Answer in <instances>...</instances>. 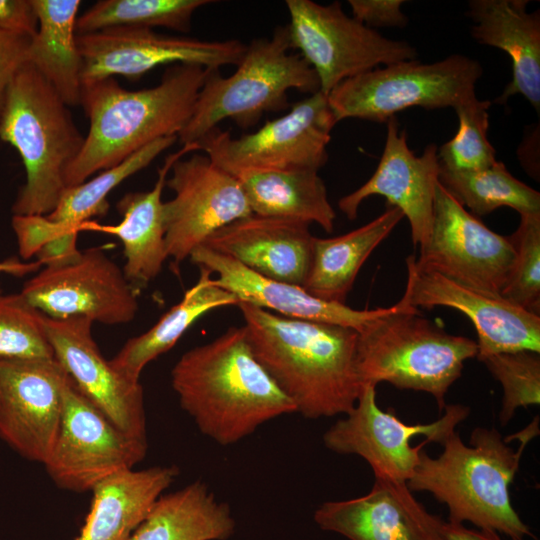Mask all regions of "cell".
I'll return each mask as SVG.
<instances>
[{
	"mask_svg": "<svg viewBox=\"0 0 540 540\" xmlns=\"http://www.w3.org/2000/svg\"><path fill=\"white\" fill-rule=\"evenodd\" d=\"M147 441L117 428L67 377L62 409L50 453L43 463L52 481L65 490L91 491L106 477L132 469L146 456Z\"/></svg>",
	"mask_w": 540,
	"mask_h": 540,
	"instance_id": "7c38bea8",
	"label": "cell"
},
{
	"mask_svg": "<svg viewBox=\"0 0 540 540\" xmlns=\"http://www.w3.org/2000/svg\"><path fill=\"white\" fill-rule=\"evenodd\" d=\"M44 316L21 293L0 294V359L55 358Z\"/></svg>",
	"mask_w": 540,
	"mask_h": 540,
	"instance_id": "d590c367",
	"label": "cell"
},
{
	"mask_svg": "<svg viewBox=\"0 0 540 540\" xmlns=\"http://www.w3.org/2000/svg\"><path fill=\"white\" fill-rule=\"evenodd\" d=\"M538 417L514 436V451L495 429L477 427L469 445L453 432L436 458L421 451L412 477L411 492L431 493L449 510L451 523L470 522L483 530L507 535L511 540L531 536L529 527L513 508L509 486L520 465L525 446L539 433Z\"/></svg>",
	"mask_w": 540,
	"mask_h": 540,
	"instance_id": "277c9868",
	"label": "cell"
},
{
	"mask_svg": "<svg viewBox=\"0 0 540 540\" xmlns=\"http://www.w3.org/2000/svg\"><path fill=\"white\" fill-rule=\"evenodd\" d=\"M171 385L199 431L222 446L296 413L256 359L243 326L186 351L171 370Z\"/></svg>",
	"mask_w": 540,
	"mask_h": 540,
	"instance_id": "7a4b0ae2",
	"label": "cell"
},
{
	"mask_svg": "<svg viewBox=\"0 0 540 540\" xmlns=\"http://www.w3.org/2000/svg\"><path fill=\"white\" fill-rule=\"evenodd\" d=\"M0 139L17 150L25 169L13 215H49L66 189L65 173L80 153L84 136L69 106L28 62L6 91Z\"/></svg>",
	"mask_w": 540,
	"mask_h": 540,
	"instance_id": "5b68a950",
	"label": "cell"
},
{
	"mask_svg": "<svg viewBox=\"0 0 540 540\" xmlns=\"http://www.w3.org/2000/svg\"><path fill=\"white\" fill-rule=\"evenodd\" d=\"M438 182L477 216L500 207L513 208L519 214L540 212V193L515 178L500 161L468 172L449 171L440 166Z\"/></svg>",
	"mask_w": 540,
	"mask_h": 540,
	"instance_id": "1f68e13d",
	"label": "cell"
},
{
	"mask_svg": "<svg viewBox=\"0 0 540 540\" xmlns=\"http://www.w3.org/2000/svg\"><path fill=\"white\" fill-rule=\"evenodd\" d=\"M82 85L105 78H140L161 65L193 64L207 69L238 65L246 44L236 39L207 41L155 32L143 27H113L77 34Z\"/></svg>",
	"mask_w": 540,
	"mask_h": 540,
	"instance_id": "4fadbf2b",
	"label": "cell"
},
{
	"mask_svg": "<svg viewBox=\"0 0 540 540\" xmlns=\"http://www.w3.org/2000/svg\"><path fill=\"white\" fill-rule=\"evenodd\" d=\"M12 227L15 232L19 254L28 260L50 240L80 226L69 225L49 219L43 215H13Z\"/></svg>",
	"mask_w": 540,
	"mask_h": 540,
	"instance_id": "f35d334b",
	"label": "cell"
},
{
	"mask_svg": "<svg viewBox=\"0 0 540 540\" xmlns=\"http://www.w3.org/2000/svg\"><path fill=\"white\" fill-rule=\"evenodd\" d=\"M31 38L0 30V113L8 86L26 62Z\"/></svg>",
	"mask_w": 540,
	"mask_h": 540,
	"instance_id": "60d3db41",
	"label": "cell"
},
{
	"mask_svg": "<svg viewBox=\"0 0 540 540\" xmlns=\"http://www.w3.org/2000/svg\"><path fill=\"white\" fill-rule=\"evenodd\" d=\"M196 150V143L182 145L178 151L165 158L151 190L125 194L117 203L118 212L122 216L119 224L99 225L87 221L81 225V230L104 232L119 238L126 260L122 270L133 286L147 285L156 278L168 258L162 191L173 164Z\"/></svg>",
	"mask_w": 540,
	"mask_h": 540,
	"instance_id": "d4e9b609",
	"label": "cell"
},
{
	"mask_svg": "<svg viewBox=\"0 0 540 540\" xmlns=\"http://www.w3.org/2000/svg\"><path fill=\"white\" fill-rule=\"evenodd\" d=\"M176 141L178 136L157 139L121 163L100 171L92 179L67 187L57 207L47 217L53 221L81 227L91 217L105 215L109 208L107 196L110 192L124 180L147 167Z\"/></svg>",
	"mask_w": 540,
	"mask_h": 540,
	"instance_id": "836d02e7",
	"label": "cell"
},
{
	"mask_svg": "<svg viewBox=\"0 0 540 540\" xmlns=\"http://www.w3.org/2000/svg\"><path fill=\"white\" fill-rule=\"evenodd\" d=\"M189 259L215 274V284L235 295L238 303L254 305L288 318L336 324L359 332L390 309L357 310L344 303L322 300L301 286L260 275L203 245L196 247Z\"/></svg>",
	"mask_w": 540,
	"mask_h": 540,
	"instance_id": "7402d4cb",
	"label": "cell"
},
{
	"mask_svg": "<svg viewBox=\"0 0 540 540\" xmlns=\"http://www.w3.org/2000/svg\"><path fill=\"white\" fill-rule=\"evenodd\" d=\"M477 353L476 341L446 332L402 298L358 332L357 367L363 385L387 382L427 392L440 413L465 361Z\"/></svg>",
	"mask_w": 540,
	"mask_h": 540,
	"instance_id": "8992f818",
	"label": "cell"
},
{
	"mask_svg": "<svg viewBox=\"0 0 540 540\" xmlns=\"http://www.w3.org/2000/svg\"><path fill=\"white\" fill-rule=\"evenodd\" d=\"M178 475L175 465L154 466L101 480L91 490V507L75 540H128Z\"/></svg>",
	"mask_w": 540,
	"mask_h": 540,
	"instance_id": "484cf974",
	"label": "cell"
},
{
	"mask_svg": "<svg viewBox=\"0 0 540 540\" xmlns=\"http://www.w3.org/2000/svg\"><path fill=\"white\" fill-rule=\"evenodd\" d=\"M38 29L31 38L26 62L56 90L68 106L80 104L82 59L76 23L80 0H32Z\"/></svg>",
	"mask_w": 540,
	"mask_h": 540,
	"instance_id": "f546056e",
	"label": "cell"
},
{
	"mask_svg": "<svg viewBox=\"0 0 540 540\" xmlns=\"http://www.w3.org/2000/svg\"><path fill=\"white\" fill-rule=\"evenodd\" d=\"M290 50L288 26H278L271 38H255L246 45L230 76L208 69L193 114L178 141L182 145L197 143L226 119L250 128L264 113L287 109L289 90L311 95L320 91L315 71L299 53Z\"/></svg>",
	"mask_w": 540,
	"mask_h": 540,
	"instance_id": "52a82bcc",
	"label": "cell"
},
{
	"mask_svg": "<svg viewBox=\"0 0 540 540\" xmlns=\"http://www.w3.org/2000/svg\"><path fill=\"white\" fill-rule=\"evenodd\" d=\"M443 532L445 540H502L497 532L468 529L463 524L451 522L444 523Z\"/></svg>",
	"mask_w": 540,
	"mask_h": 540,
	"instance_id": "ee69618b",
	"label": "cell"
},
{
	"mask_svg": "<svg viewBox=\"0 0 540 540\" xmlns=\"http://www.w3.org/2000/svg\"><path fill=\"white\" fill-rule=\"evenodd\" d=\"M92 324L82 316H44L54 357L80 392L122 432L147 441L142 385L122 376L104 358L93 338Z\"/></svg>",
	"mask_w": 540,
	"mask_h": 540,
	"instance_id": "d6986e66",
	"label": "cell"
},
{
	"mask_svg": "<svg viewBox=\"0 0 540 540\" xmlns=\"http://www.w3.org/2000/svg\"><path fill=\"white\" fill-rule=\"evenodd\" d=\"M445 414L429 424L410 425L376 401V386L363 385L354 408L323 435L327 449L358 455L371 466L375 478L407 482L428 442L443 444L469 414L467 406L446 405Z\"/></svg>",
	"mask_w": 540,
	"mask_h": 540,
	"instance_id": "8fae6325",
	"label": "cell"
},
{
	"mask_svg": "<svg viewBox=\"0 0 540 540\" xmlns=\"http://www.w3.org/2000/svg\"><path fill=\"white\" fill-rule=\"evenodd\" d=\"M314 521L350 540H445V522L426 510L407 482L384 478H375L363 496L324 502Z\"/></svg>",
	"mask_w": 540,
	"mask_h": 540,
	"instance_id": "44dd1931",
	"label": "cell"
},
{
	"mask_svg": "<svg viewBox=\"0 0 540 540\" xmlns=\"http://www.w3.org/2000/svg\"><path fill=\"white\" fill-rule=\"evenodd\" d=\"M234 176L253 214L316 223L328 233L333 231L336 214L318 171L247 170Z\"/></svg>",
	"mask_w": 540,
	"mask_h": 540,
	"instance_id": "f1b7e54d",
	"label": "cell"
},
{
	"mask_svg": "<svg viewBox=\"0 0 540 540\" xmlns=\"http://www.w3.org/2000/svg\"><path fill=\"white\" fill-rule=\"evenodd\" d=\"M37 310L53 319L82 316L105 325L132 321L138 311L137 290L105 252L94 247L61 268H44L20 292Z\"/></svg>",
	"mask_w": 540,
	"mask_h": 540,
	"instance_id": "2e32d148",
	"label": "cell"
},
{
	"mask_svg": "<svg viewBox=\"0 0 540 540\" xmlns=\"http://www.w3.org/2000/svg\"><path fill=\"white\" fill-rule=\"evenodd\" d=\"M482 73L479 61L462 54L429 64L401 61L342 81L327 99L337 123L347 118L386 123L411 107L454 109L476 96Z\"/></svg>",
	"mask_w": 540,
	"mask_h": 540,
	"instance_id": "ba28073f",
	"label": "cell"
},
{
	"mask_svg": "<svg viewBox=\"0 0 540 540\" xmlns=\"http://www.w3.org/2000/svg\"><path fill=\"white\" fill-rule=\"evenodd\" d=\"M166 186L174 198L164 202L165 243L172 267L220 228L252 213L239 180L207 155L177 160Z\"/></svg>",
	"mask_w": 540,
	"mask_h": 540,
	"instance_id": "5bb4252c",
	"label": "cell"
},
{
	"mask_svg": "<svg viewBox=\"0 0 540 540\" xmlns=\"http://www.w3.org/2000/svg\"><path fill=\"white\" fill-rule=\"evenodd\" d=\"M38 18L32 0H0V30L32 38Z\"/></svg>",
	"mask_w": 540,
	"mask_h": 540,
	"instance_id": "b9f144b4",
	"label": "cell"
},
{
	"mask_svg": "<svg viewBox=\"0 0 540 540\" xmlns=\"http://www.w3.org/2000/svg\"><path fill=\"white\" fill-rule=\"evenodd\" d=\"M406 258L407 282L402 299L415 308L448 307L465 314L478 340L477 359L502 352L540 353V316L491 293L416 266Z\"/></svg>",
	"mask_w": 540,
	"mask_h": 540,
	"instance_id": "e0dca14e",
	"label": "cell"
},
{
	"mask_svg": "<svg viewBox=\"0 0 540 540\" xmlns=\"http://www.w3.org/2000/svg\"><path fill=\"white\" fill-rule=\"evenodd\" d=\"M519 215V226L509 236L515 262L500 295L540 316V212Z\"/></svg>",
	"mask_w": 540,
	"mask_h": 540,
	"instance_id": "8d00e7d4",
	"label": "cell"
},
{
	"mask_svg": "<svg viewBox=\"0 0 540 540\" xmlns=\"http://www.w3.org/2000/svg\"><path fill=\"white\" fill-rule=\"evenodd\" d=\"M336 124L327 95L318 91L253 133L232 138L230 132L216 127L197 145L233 176L247 170L318 171L328 160L327 146Z\"/></svg>",
	"mask_w": 540,
	"mask_h": 540,
	"instance_id": "30bf717a",
	"label": "cell"
},
{
	"mask_svg": "<svg viewBox=\"0 0 540 540\" xmlns=\"http://www.w3.org/2000/svg\"><path fill=\"white\" fill-rule=\"evenodd\" d=\"M384 150L378 166L361 187L343 196L338 207L349 220L356 219L361 203L372 195L387 199L407 217L411 238L422 248L428 242L434 216L438 184V147L427 145L420 156L410 150L405 130H400L396 116L388 119Z\"/></svg>",
	"mask_w": 540,
	"mask_h": 540,
	"instance_id": "ffe728a7",
	"label": "cell"
},
{
	"mask_svg": "<svg viewBox=\"0 0 540 540\" xmlns=\"http://www.w3.org/2000/svg\"><path fill=\"white\" fill-rule=\"evenodd\" d=\"M234 531L230 506L194 481L159 496L128 540H227Z\"/></svg>",
	"mask_w": 540,
	"mask_h": 540,
	"instance_id": "83f0119b",
	"label": "cell"
},
{
	"mask_svg": "<svg viewBox=\"0 0 540 540\" xmlns=\"http://www.w3.org/2000/svg\"><path fill=\"white\" fill-rule=\"evenodd\" d=\"M68 377L55 359H0V438L44 463L57 433Z\"/></svg>",
	"mask_w": 540,
	"mask_h": 540,
	"instance_id": "ac0fdd59",
	"label": "cell"
},
{
	"mask_svg": "<svg viewBox=\"0 0 540 540\" xmlns=\"http://www.w3.org/2000/svg\"><path fill=\"white\" fill-rule=\"evenodd\" d=\"M528 0H470L465 15L471 37L481 45L506 52L512 80L493 103L504 105L521 94L540 111V12L527 11Z\"/></svg>",
	"mask_w": 540,
	"mask_h": 540,
	"instance_id": "cb8c5ba5",
	"label": "cell"
},
{
	"mask_svg": "<svg viewBox=\"0 0 540 540\" xmlns=\"http://www.w3.org/2000/svg\"><path fill=\"white\" fill-rule=\"evenodd\" d=\"M212 275L208 269L199 267L198 281L181 301L149 330L129 339L109 360L114 369L129 380L140 381L144 367L169 351L201 316L213 309L237 305L235 295L216 285Z\"/></svg>",
	"mask_w": 540,
	"mask_h": 540,
	"instance_id": "4dcf8cb0",
	"label": "cell"
},
{
	"mask_svg": "<svg viewBox=\"0 0 540 540\" xmlns=\"http://www.w3.org/2000/svg\"><path fill=\"white\" fill-rule=\"evenodd\" d=\"M403 0H349L352 17L376 30V28H404L408 18L401 7Z\"/></svg>",
	"mask_w": 540,
	"mask_h": 540,
	"instance_id": "ab89813d",
	"label": "cell"
},
{
	"mask_svg": "<svg viewBox=\"0 0 540 540\" xmlns=\"http://www.w3.org/2000/svg\"><path fill=\"white\" fill-rule=\"evenodd\" d=\"M210 0H100L78 16L77 34L113 27H164L182 33L191 30L197 9Z\"/></svg>",
	"mask_w": 540,
	"mask_h": 540,
	"instance_id": "d6a6232c",
	"label": "cell"
},
{
	"mask_svg": "<svg viewBox=\"0 0 540 540\" xmlns=\"http://www.w3.org/2000/svg\"><path fill=\"white\" fill-rule=\"evenodd\" d=\"M491 104L474 96L454 108L459 128L451 140L438 148L442 168L454 172L476 171L497 161L496 150L487 136Z\"/></svg>",
	"mask_w": 540,
	"mask_h": 540,
	"instance_id": "e575fe53",
	"label": "cell"
},
{
	"mask_svg": "<svg viewBox=\"0 0 540 540\" xmlns=\"http://www.w3.org/2000/svg\"><path fill=\"white\" fill-rule=\"evenodd\" d=\"M41 267V263L37 260L25 262L20 261L16 257H10L0 262V273H7L15 277H23L38 271Z\"/></svg>",
	"mask_w": 540,
	"mask_h": 540,
	"instance_id": "f6af8a7d",
	"label": "cell"
},
{
	"mask_svg": "<svg viewBox=\"0 0 540 540\" xmlns=\"http://www.w3.org/2000/svg\"><path fill=\"white\" fill-rule=\"evenodd\" d=\"M313 238L307 223L251 214L220 228L202 245L260 275L303 287Z\"/></svg>",
	"mask_w": 540,
	"mask_h": 540,
	"instance_id": "603a6c76",
	"label": "cell"
},
{
	"mask_svg": "<svg viewBox=\"0 0 540 540\" xmlns=\"http://www.w3.org/2000/svg\"><path fill=\"white\" fill-rule=\"evenodd\" d=\"M80 228L74 227L46 243L35 255L45 268H61L76 263L82 256L77 248Z\"/></svg>",
	"mask_w": 540,
	"mask_h": 540,
	"instance_id": "7bdbcfd3",
	"label": "cell"
},
{
	"mask_svg": "<svg viewBox=\"0 0 540 540\" xmlns=\"http://www.w3.org/2000/svg\"><path fill=\"white\" fill-rule=\"evenodd\" d=\"M207 70L174 64L158 85L141 90L125 89L115 78L83 84L80 104L89 129L65 173L66 188L121 163L157 139L178 136L193 114Z\"/></svg>",
	"mask_w": 540,
	"mask_h": 540,
	"instance_id": "3957f363",
	"label": "cell"
},
{
	"mask_svg": "<svg viewBox=\"0 0 540 540\" xmlns=\"http://www.w3.org/2000/svg\"><path fill=\"white\" fill-rule=\"evenodd\" d=\"M292 49L315 71L320 91L328 95L342 81L379 65L414 60L416 49L406 41L384 37L348 16L339 1L286 0Z\"/></svg>",
	"mask_w": 540,
	"mask_h": 540,
	"instance_id": "9c48e42d",
	"label": "cell"
},
{
	"mask_svg": "<svg viewBox=\"0 0 540 540\" xmlns=\"http://www.w3.org/2000/svg\"><path fill=\"white\" fill-rule=\"evenodd\" d=\"M403 218L397 207L387 205L377 218L346 234L333 238L314 236L303 288L322 300L345 304L364 262Z\"/></svg>",
	"mask_w": 540,
	"mask_h": 540,
	"instance_id": "4316f807",
	"label": "cell"
},
{
	"mask_svg": "<svg viewBox=\"0 0 540 540\" xmlns=\"http://www.w3.org/2000/svg\"><path fill=\"white\" fill-rule=\"evenodd\" d=\"M500 382L503 388L499 413L501 425H506L519 407L540 403V354L521 350L487 355L478 359Z\"/></svg>",
	"mask_w": 540,
	"mask_h": 540,
	"instance_id": "74e56055",
	"label": "cell"
},
{
	"mask_svg": "<svg viewBox=\"0 0 540 540\" xmlns=\"http://www.w3.org/2000/svg\"><path fill=\"white\" fill-rule=\"evenodd\" d=\"M237 306L256 359L296 413L317 419L354 408L363 388L356 330L288 318L247 303Z\"/></svg>",
	"mask_w": 540,
	"mask_h": 540,
	"instance_id": "6da1fadb",
	"label": "cell"
},
{
	"mask_svg": "<svg viewBox=\"0 0 540 540\" xmlns=\"http://www.w3.org/2000/svg\"><path fill=\"white\" fill-rule=\"evenodd\" d=\"M414 260L419 268L501 294L513 269L515 249L509 236L486 227L438 182L430 236Z\"/></svg>",
	"mask_w": 540,
	"mask_h": 540,
	"instance_id": "9a60e30c",
	"label": "cell"
}]
</instances>
